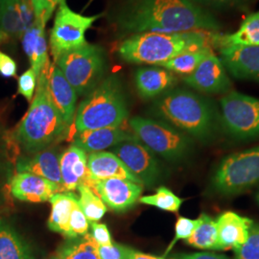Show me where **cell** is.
I'll return each instance as SVG.
<instances>
[{
	"label": "cell",
	"instance_id": "277c9868",
	"mask_svg": "<svg viewBox=\"0 0 259 259\" xmlns=\"http://www.w3.org/2000/svg\"><path fill=\"white\" fill-rule=\"evenodd\" d=\"M15 132V139L30 154L48 149L65 139L70 127L51 99L45 70L37 78L35 97Z\"/></svg>",
	"mask_w": 259,
	"mask_h": 259
},
{
	"label": "cell",
	"instance_id": "ee69618b",
	"mask_svg": "<svg viewBox=\"0 0 259 259\" xmlns=\"http://www.w3.org/2000/svg\"><path fill=\"white\" fill-rule=\"evenodd\" d=\"M5 1H6V0H0V8L2 7V5L4 4V2H5Z\"/></svg>",
	"mask_w": 259,
	"mask_h": 259
},
{
	"label": "cell",
	"instance_id": "cb8c5ba5",
	"mask_svg": "<svg viewBox=\"0 0 259 259\" xmlns=\"http://www.w3.org/2000/svg\"><path fill=\"white\" fill-rule=\"evenodd\" d=\"M22 47L29 59L31 68L37 77L46 67L48 60L46 27L35 21L21 37Z\"/></svg>",
	"mask_w": 259,
	"mask_h": 259
},
{
	"label": "cell",
	"instance_id": "4316f807",
	"mask_svg": "<svg viewBox=\"0 0 259 259\" xmlns=\"http://www.w3.org/2000/svg\"><path fill=\"white\" fill-rule=\"evenodd\" d=\"M215 45L220 48L231 46L259 47V11L244 19L234 33L226 36L218 35Z\"/></svg>",
	"mask_w": 259,
	"mask_h": 259
},
{
	"label": "cell",
	"instance_id": "d4e9b609",
	"mask_svg": "<svg viewBox=\"0 0 259 259\" xmlns=\"http://www.w3.org/2000/svg\"><path fill=\"white\" fill-rule=\"evenodd\" d=\"M49 202L51 203L52 209L47 222L48 229L68 239L70 216L78 203V198L72 192H63L54 195Z\"/></svg>",
	"mask_w": 259,
	"mask_h": 259
},
{
	"label": "cell",
	"instance_id": "9a60e30c",
	"mask_svg": "<svg viewBox=\"0 0 259 259\" xmlns=\"http://www.w3.org/2000/svg\"><path fill=\"white\" fill-rule=\"evenodd\" d=\"M220 60L232 77L259 83V47H222Z\"/></svg>",
	"mask_w": 259,
	"mask_h": 259
},
{
	"label": "cell",
	"instance_id": "2e32d148",
	"mask_svg": "<svg viewBox=\"0 0 259 259\" xmlns=\"http://www.w3.org/2000/svg\"><path fill=\"white\" fill-rule=\"evenodd\" d=\"M51 99L65 123L71 127L76 114L77 93L55 63L48 62L44 68Z\"/></svg>",
	"mask_w": 259,
	"mask_h": 259
},
{
	"label": "cell",
	"instance_id": "52a82bcc",
	"mask_svg": "<svg viewBox=\"0 0 259 259\" xmlns=\"http://www.w3.org/2000/svg\"><path fill=\"white\" fill-rule=\"evenodd\" d=\"M55 64L77 95H88L102 82L106 53L102 47L88 42L60 56Z\"/></svg>",
	"mask_w": 259,
	"mask_h": 259
},
{
	"label": "cell",
	"instance_id": "f1b7e54d",
	"mask_svg": "<svg viewBox=\"0 0 259 259\" xmlns=\"http://www.w3.org/2000/svg\"><path fill=\"white\" fill-rule=\"evenodd\" d=\"M217 225L216 220L206 213H202L197 219L192 235L185 240L191 247L204 250H217Z\"/></svg>",
	"mask_w": 259,
	"mask_h": 259
},
{
	"label": "cell",
	"instance_id": "d6a6232c",
	"mask_svg": "<svg viewBox=\"0 0 259 259\" xmlns=\"http://www.w3.org/2000/svg\"><path fill=\"white\" fill-rule=\"evenodd\" d=\"M234 251V259H259V224L250 227L247 241Z\"/></svg>",
	"mask_w": 259,
	"mask_h": 259
},
{
	"label": "cell",
	"instance_id": "e575fe53",
	"mask_svg": "<svg viewBox=\"0 0 259 259\" xmlns=\"http://www.w3.org/2000/svg\"><path fill=\"white\" fill-rule=\"evenodd\" d=\"M62 1L64 0H31L35 12L36 22L46 27L48 20L51 19L56 8Z\"/></svg>",
	"mask_w": 259,
	"mask_h": 259
},
{
	"label": "cell",
	"instance_id": "8fae6325",
	"mask_svg": "<svg viewBox=\"0 0 259 259\" xmlns=\"http://www.w3.org/2000/svg\"><path fill=\"white\" fill-rule=\"evenodd\" d=\"M142 185L153 186L161 177V167L156 155L135 136L112 147V152Z\"/></svg>",
	"mask_w": 259,
	"mask_h": 259
},
{
	"label": "cell",
	"instance_id": "f546056e",
	"mask_svg": "<svg viewBox=\"0 0 259 259\" xmlns=\"http://www.w3.org/2000/svg\"><path fill=\"white\" fill-rule=\"evenodd\" d=\"M212 47H207L187 51L183 54L176 56L166 63L158 65L176 74L188 76L194 72L195 69L204 61L207 56L212 54Z\"/></svg>",
	"mask_w": 259,
	"mask_h": 259
},
{
	"label": "cell",
	"instance_id": "60d3db41",
	"mask_svg": "<svg viewBox=\"0 0 259 259\" xmlns=\"http://www.w3.org/2000/svg\"><path fill=\"white\" fill-rule=\"evenodd\" d=\"M17 70L18 65L15 60L0 50V75L5 78L15 77Z\"/></svg>",
	"mask_w": 259,
	"mask_h": 259
},
{
	"label": "cell",
	"instance_id": "d6986e66",
	"mask_svg": "<svg viewBox=\"0 0 259 259\" xmlns=\"http://www.w3.org/2000/svg\"><path fill=\"white\" fill-rule=\"evenodd\" d=\"M253 221L238 213L227 211L216 219L217 250H236L249 237Z\"/></svg>",
	"mask_w": 259,
	"mask_h": 259
},
{
	"label": "cell",
	"instance_id": "4dcf8cb0",
	"mask_svg": "<svg viewBox=\"0 0 259 259\" xmlns=\"http://www.w3.org/2000/svg\"><path fill=\"white\" fill-rule=\"evenodd\" d=\"M80 198L78 199L79 206L90 222H98L106 214L108 207L100 197L88 186L81 185L78 187Z\"/></svg>",
	"mask_w": 259,
	"mask_h": 259
},
{
	"label": "cell",
	"instance_id": "5bb4252c",
	"mask_svg": "<svg viewBox=\"0 0 259 259\" xmlns=\"http://www.w3.org/2000/svg\"><path fill=\"white\" fill-rule=\"evenodd\" d=\"M35 21L31 0H6L0 8V40L21 38Z\"/></svg>",
	"mask_w": 259,
	"mask_h": 259
},
{
	"label": "cell",
	"instance_id": "ab89813d",
	"mask_svg": "<svg viewBox=\"0 0 259 259\" xmlns=\"http://www.w3.org/2000/svg\"><path fill=\"white\" fill-rule=\"evenodd\" d=\"M92 236L99 246H107L112 243L111 232L105 224L94 222L92 224Z\"/></svg>",
	"mask_w": 259,
	"mask_h": 259
},
{
	"label": "cell",
	"instance_id": "4fadbf2b",
	"mask_svg": "<svg viewBox=\"0 0 259 259\" xmlns=\"http://www.w3.org/2000/svg\"><path fill=\"white\" fill-rule=\"evenodd\" d=\"M93 191L112 210L123 212L138 202L143 191L142 185L129 180L111 178L96 181Z\"/></svg>",
	"mask_w": 259,
	"mask_h": 259
},
{
	"label": "cell",
	"instance_id": "603a6c76",
	"mask_svg": "<svg viewBox=\"0 0 259 259\" xmlns=\"http://www.w3.org/2000/svg\"><path fill=\"white\" fill-rule=\"evenodd\" d=\"M88 166L93 179L96 181L118 178L139 183V180L131 174L118 157L111 152H93L88 157Z\"/></svg>",
	"mask_w": 259,
	"mask_h": 259
},
{
	"label": "cell",
	"instance_id": "bcb514c9",
	"mask_svg": "<svg viewBox=\"0 0 259 259\" xmlns=\"http://www.w3.org/2000/svg\"><path fill=\"white\" fill-rule=\"evenodd\" d=\"M51 259H59L58 258V257H57V256H55V257H52V258Z\"/></svg>",
	"mask_w": 259,
	"mask_h": 259
},
{
	"label": "cell",
	"instance_id": "ac0fdd59",
	"mask_svg": "<svg viewBox=\"0 0 259 259\" xmlns=\"http://www.w3.org/2000/svg\"><path fill=\"white\" fill-rule=\"evenodd\" d=\"M12 195L22 202L45 203L57 193H63L60 187L45 178L19 172L10 183Z\"/></svg>",
	"mask_w": 259,
	"mask_h": 259
},
{
	"label": "cell",
	"instance_id": "7402d4cb",
	"mask_svg": "<svg viewBox=\"0 0 259 259\" xmlns=\"http://www.w3.org/2000/svg\"><path fill=\"white\" fill-rule=\"evenodd\" d=\"M135 83L140 97L153 99L167 93L177 83L173 72L160 66L140 67L135 73Z\"/></svg>",
	"mask_w": 259,
	"mask_h": 259
},
{
	"label": "cell",
	"instance_id": "7a4b0ae2",
	"mask_svg": "<svg viewBox=\"0 0 259 259\" xmlns=\"http://www.w3.org/2000/svg\"><path fill=\"white\" fill-rule=\"evenodd\" d=\"M153 112L161 121L203 143L212 141L221 127L220 112L212 100L184 89L162 94L154 103Z\"/></svg>",
	"mask_w": 259,
	"mask_h": 259
},
{
	"label": "cell",
	"instance_id": "74e56055",
	"mask_svg": "<svg viewBox=\"0 0 259 259\" xmlns=\"http://www.w3.org/2000/svg\"><path fill=\"white\" fill-rule=\"evenodd\" d=\"M129 247L112 242L111 245L99 246V254L101 259H128Z\"/></svg>",
	"mask_w": 259,
	"mask_h": 259
},
{
	"label": "cell",
	"instance_id": "9c48e42d",
	"mask_svg": "<svg viewBox=\"0 0 259 259\" xmlns=\"http://www.w3.org/2000/svg\"><path fill=\"white\" fill-rule=\"evenodd\" d=\"M221 127L237 140L259 139V99L233 92L220 99Z\"/></svg>",
	"mask_w": 259,
	"mask_h": 259
},
{
	"label": "cell",
	"instance_id": "3957f363",
	"mask_svg": "<svg viewBox=\"0 0 259 259\" xmlns=\"http://www.w3.org/2000/svg\"><path fill=\"white\" fill-rule=\"evenodd\" d=\"M215 32L141 33L126 38L118 47V55L130 64L160 65L176 56L216 44Z\"/></svg>",
	"mask_w": 259,
	"mask_h": 259
},
{
	"label": "cell",
	"instance_id": "5b68a950",
	"mask_svg": "<svg viewBox=\"0 0 259 259\" xmlns=\"http://www.w3.org/2000/svg\"><path fill=\"white\" fill-rule=\"evenodd\" d=\"M126 97L117 76L102 80L80 103L75 114L77 132L122 126L128 118Z\"/></svg>",
	"mask_w": 259,
	"mask_h": 259
},
{
	"label": "cell",
	"instance_id": "1f68e13d",
	"mask_svg": "<svg viewBox=\"0 0 259 259\" xmlns=\"http://www.w3.org/2000/svg\"><path fill=\"white\" fill-rule=\"evenodd\" d=\"M139 201L141 204L152 205L168 212H178L184 203L183 199L164 186L158 187L155 194L140 197Z\"/></svg>",
	"mask_w": 259,
	"mask_h": 259
},
{
	"label": "cell",
	"instance_id": "d590c367",
	"mask_svg": "<svg viewBox=\"0 0 259 259\" xmlns=\"http://www.w3.org/2000/svg\"><path fill=\"white\" fill-rule=\"evenodd\" d=\"M90 221L84 216L79 203L75 205L69 221V238L81 237L88 233Z\"/></svg>",
	"mask_w": 259,
	"mask_h": 259
},
{
	"label": "cell",
	"instance_id": "6da1fadb",
	"mask_svg": "<svg viewBox=\"0 0 259 259\" xmlns=\"http://www.w3.org/2000/svg\"><path fill=\"white\" fill-rule=\"evenodd\" d=\"M114 23L127 34L217 32L221 25L207 9L193 0H126Z\"/></svg>",
	"mask_w": 259,
	"mask_h": 259
},
{
	"label": "cell",
	"instance_id": "484cf974",
	"mask_svg": "<svg viewBox=\"0 0 259 259\" xmlns=\"http://www.w3.org/2000/svg\"><path fill=\"white\" fill-rule=\"evenodd\" d=\"M0 259H36L31 247L9 223L0 219Z\"/></svg>",
	"mask_w": 259,
	"mask_h": 259
},
{
	"label": "cell",
	"instance_id": "ba28073f",
	"mask_svg": "<svg viewBox=\"0 0 259 259\" xmlns=\"http://www.w3.org/2000/svg\"><path fill=\"white\" fill-rule=\"evenodd\" d=\"M259 185V146L234 153L215 169L210 187L215 194L230 197Z\"/></svg>",
	"mask_w": 259,
	"mask_h": 259
},
{
	"label": "cell",
	"instance_id": "83f0119b",
	"mask_svg": "<svg viewBox=\"0 0 259 259\" xmlns=\"http://www.w3.org/2000/svg\"><path fill=\"white\" fill-rule=\"evenodd\" d=\"M59 259H101L99 245L93 239L91 233L76 238H68L59 248L57 252Z\"/></svg>",
	"mask_w": 259,
	"mask_h": 259
},
{
	"label": "cell",
	"instance_id": "f6af8a7d",
	"mask_svg": "<svg viewBox=\"0 0 259 259\" xmlns=\"http://www.w3.org/2000/svg\"><path fill=\"white\" fill-rule=\"evenodd\" d=\"M256 201H257V203H258L259 204V190L258 192H257V194H256Z\"/></svg>",
	"mask_w": 259,
	"mask_h": 259
},
{
	"label": "cell",
	"instance_id": "ffe728a7",
	"mask_svg": "<svg viewBox=\"0 0 259 259\" xmlns=\"http://www.w3.org/2000/svg\"><path fill=\"white\" fill-rule=\"evenodd\" d=\"M60 156L53 149H46L35 153L33 156L19 158L17 163L19 172L30 173L45 178L58 185L62 192H65L61 175Z\"/></svg>",
	"mask_w": 259,
	"mask_h": 259
},
{
	"label": "cell",
	"instance_id": "8d00e7d4",
	"mask_svg": "<svg viewBox=\"0 0 259 259\" xmlns=\"http://www.w3.org/2000/svg\"><path fill=\"white\" fill-rule=\"evenodd\" d=\"M37 75L32 68H29L24 73L19 76L18 93L22 95L29 102L34 98V93L37 90Z\"/></svg>",
	"mask_w": 259,
	"mask_h": 259
},
{
	"label": "cell",
	"instance_id": "f35d334b",
	"mask_svg": "<svg viewBox=\"0 0 259 259\" xmlns=\"http://www.w3.org/2000/svg\"><path fill=\"white\" fill-rule=\"evenodd\" d=\"M196 4L204 9H228L232 7H239L250 2L251 0H193Z\"/></svg>",
	"mask_w": 259,
	"mask_h": 259
},
{
	"label": "cell",
	"instance_id": "8992f818",
	"mask_svg": "<svg viewBox=\"0 0 259 259\" xmlns=\"http://www.w3.org/2000/svg\"><path fill=\"white\" fill-rule=\"evenodd\" d=\"M134 136L156 156L168 161H181L193 149V140L166 122L136 116L129 121Z\"/></svg>",
	"mask_w": 259,
	"mask_h": 259
},
{
	"label": "cell",
	"instance_id": "7c38bea8",
	"mask_svg": "<svg viewBox=\"0 0 259 259\" xmlns=\"http://www.w3.org/2000/svg\"><path fill=\"white\" fill-rule=\"evenodd\" d=\"M185 83L199 93L222 94L231 93L232 83L222 61L214 53L207 56L193 73L184 77Z\"/></svg>",
	"mask_w": 259,
	"mask_h": 259
},
{
	"label": "cell",
	"instance_id": "836d02e7",
	"mask_svg": "<svg viewBox=\"0 0 259 259\" xmlns=\"http://www.w3.org/2000/svg\"><path fill=\"white\" fill-rule=\"evenodd\" d=\"M197 225V219H190L185 216H180L177 219L175 225V236L168 245L166 250L164 251L163 257H165L167 254L175 247L177 243L180 240H187L194 232L195 228Z\"/></svg>",
	"mask_w": 259,
	"mask_h": 259
},
{
	"label": "cell",
	"instance_id": "30bf717a",
	"mask_svg": "<svg viewBox=\"0 0 259 259\" xmlns=\"http://www.w3.org/2000/svg\"><path fill=\"white\" fill-rule=\"evenodd\" d=\"M58 7L49 38L50 51L54 63L64 53L88 44L85 32L104 15L84 17L70 9L65 0L62 1Z\"/></svg>",
	"mask_w": 259,
	"mask_h": 259
},
{
	"label": "cell",
	"instance_id": "7bdbcfd3",
	"mask_svg": "<svg viewBox=\"0 0 259 259\" xmlns=\"http://www.w3.org/2000/svg\"><path fill=\"white\" fill-rule=\"evenodd\" d=\"M128 259H165V257H163V256H156V255H152V254H148V253H145V252H141V251L134 250V249H130Z\"/></svg>",
	"mask_w": 259,
	"mask_h": 259
},
{
	"label": "cell",
	"instance_id": "e0dca14e",
	"mask_svg": "<svg viewBox=\"0 0 259 259\" xmlns=\"http://www.w3.org/2000/svg\"><path fill=\"white\" fill-rule=\"evenodd\" d=\"M61 175L65 192H74L83 185L93 190L96 180L88 166L87 153L74 145L69 146L60 157Z\"/></svg>",
	"mask_w": 259,
	"mask_h": 259
},
{
	"label": "cell",
	"instance_id": "b9f144b4",
	"mask_svg": "<svg viewBox=\"0 0 259 259\" xmlns=\"http://www.w3.org/2000/svg\"><path fill=\"white\" fill-rule=\"evenodd\" d=\"M171 259H230L222 254L214 252H192V253H178Z\"/></svg>",
	"mask_w": 259,
	"mask_h": 259
},
{
	"label": "cell",
	"instance_id": "44dd1931",
	"mask_svg": "<svg viewBox=\"0 0 259 259\" xmlns=\"http://www.w3.org/2000/svg\"><path fill=\"white\" fill-rule=\"evenodd\" d=\"M132 137H134V134L127 132L121 126L88 130L75 134L72 145L82 149L85 153L102 152L106 149L116 146Z\"/></svg>",
	"mask_w": 259,
	"mask_h": 259
}]
</instances>
